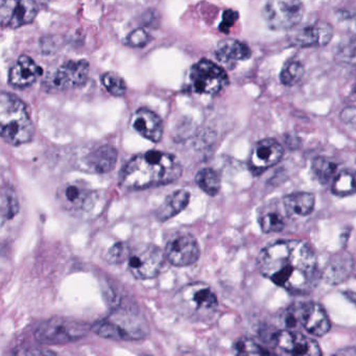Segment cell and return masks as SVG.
I'll use <instances>...</instances> for the list:
<instances>
[{
  "label": "cell",
  "mask_w": 356,
  "mask_h": 356,
  "mask_svg": "<svg viewBox=\"0 0 356 356\" xmlns=\"http://www.w3.org/2000/svg\"><path fill=\"white\" fill-rule=\"evenodd\" d=\"M260 273L289 291H304L314 280L316 258L312 248L301 241H277L258 258Z\"/></svg>",
  "instance_id": "6da1fadb"
},
{
  "label": "cell",
  "mask_w": 356,
  "mask_h": 356,
  "mask_svg": "<svg viewBox=\"0 0 356 356\" xmlns=\"http://www.w3.org/2000/svg\"><path fill=\"white\" fill-rule=\"evenodd\" d=\"M182 175V166L172 154L149 151L135 156L124 166L120 183L128 189H147L170 184Z\"/></svg>",
  "instance_id": "7a4b0ae2"
},
{
  "label": "cell",
  "mask_w": 356,
  "mask_h": 356,
  "mask_svg": "<svg viewBox=\"0 0 356 356\" xmlns=\"http://www.w3.org/2000/svg\"><path fill=\"white\" fill-rule=\"evenodd\" d=\"M0 133L6 143L18 147L30 143L35 129L22 99L10 93L0 95Z\"/></svg>",
  "instance_id": "3957f363"
},
{
  "label": "cell",
  "mask_w": 356,
  "mask_h": 356,
  "mask_svg": "<svg viewBox=\"0 0 356 356\" xmlns=\"http://www.w3.org/2000/svg\"><path fill=\"white\" fill-rule=\"evenodd\" d=\"M93 330L106 339L137 341L147 337L149 325L136 310L122 307L116 308L109 316L97 322Z\"/></svg>",
  "instance_id": "277c9868"
},
{
  "label": "cell",
  "mask_w": 356,
  "mask_h": 356,
  "mask_svg": "<svg viewBox=\"0 0 356 356\" xmlns=\"http://www.w3.org/2000/svg\"><path fill=\"white\" fill-rule=\"evenodd\" d=\"M177 312L195 321H206L218 309L216 293L208 285L201 282L191 283L182 287L175 295Z\"/></svg>",
  "instance_id": "5b68a950"
},
{
  "label": "cell",
  "mask_w": 356,
  "mask_h": 356,
  "mask_svg": "<svg viewBox=\"0 0 356 356\" xmlns=\"http://www.w3.org/2000/svg\"><path fill=\"white\" fill-rule=\"evenodd\" d=\"M88 326L79 321L66 318H54L41 324L35 332L39 343L44 345H62L79 341L86 337Z\"/></svg>",
  "instance_id": "8992f818"
},
{
  "label": "cell",
  "mask_w": 356,
  "mask_h": 356,
  "mask_svg": "<svg viewBox=\"0 0 356 356\" xmlns=\"http://www.w3.org/2000/svg\"><path fill=\"white\" fill-rule=\"evenodd\" d=\"M164 262V254L157 245L143 243L131 250L128 268L138 280H147L158 276Z\"/></svg>",
  "instance_id": "52a82bcc"
},
{
  "label": "cell",
  "mask_w": 356,
  "mask_h": 356,
  "mask_svg": "<svg viewBox=\"0 0 356 356\" xmlns=\"http://www.w3.org/2000/svg\"><path fill=\"white\" fill-rule=\"evenodd\" d=\"M264 18L272 30L286 31L302 20L304 7L299 0H270L264 8Z\"/></svg>",
  "instance_id": "ba28073f"
},
{
  "label": "cell",
  "mask_w": 356,
  "mask_h": 356,
  "mask_svg": "<svg viewBox=\"0 0 356 356\" xmlns=\"http://www.w3.org/2000/svg\"><path fill=\"white\" fill-rule=\"evenodd\" d=\"M58 202L68 213L84 218L92 213L99 195L83 183H72L58 191Z\"/></svg>",
  "instance_id": "9c48e42d"
},
{
  "label": "cell",
  "mask_w": 356,
  "mask_h": 356,
  "mask_svg": "<svg viewBox=\"0 0 356 356\" xmlns=\"http://www.w3.org/2000/svg\"><path fill=\"white\" fill-rule=\"evenodd\" d=\"M189 79L193 90L202 95H218L228 85L225 70L208 60L195 64L191 67Z\"/></svg>",
  "instance_id": "30bf717a"
},
{
  "label": "cell",
  "mask_w": 356,
  "mask_h": 356,
  "mask_svg": "<svg viewBox=\"0 0 356 356\" xmlns=\"http://www.w3.org/2000/svg\"><path fill=\"white\" fill-rule=\"evenodd\" d=\"M38 14L35 0H1L0 20L3 26L17 29L34 22Z\"/></svg>",
  "instance_id": "8fae6325"
},
{
  "label": "cell",
  "mask_w": 356,
  "mask_h": 356,
  "mask_svg": "<svg viewBox=\"0 0 356 356\" xmlns=\"http://www.w3.org/2000/svg\"><path fill=\"white\" fill-rule=\"evenodd\" d=\"M165 256L172 266H191L199 260V243L191 235H178L168 241L166 245Z\"/></svg>",
  "instance_id": "7c38bea8"
},
{
  "label": "cell",
  "mask_w": 356,
  "mask_h": 356,
  "mask_svg": "<svg viewBox=\"0 0 356 356\" xmlns=\"http://www.w3.org/2000/svg\"><path fill=\"white\" fill-rule=\"evenodd\" d=\"M283 149L275 139H262L256 143L250 156V168L254 174H260L276 165L283 157Z\"/></svg>",
  "instance_id": "4fadbf2b"
},
{
  "label": "cell",
  "mask_w": 356,
  "mask_h": 356,
  "mask_svg": "<svg viewBox=\"0 0 356 356\" xmlns=\"http://www.w3.org/2000/svg\"><path fill=\"white\" fill-rule=\"evenodd\" d=\"M89 74V64L85 60L66 62L51 79V84L59 90L76 88L86 83Z\"/></svg>",
  "instance_id": "5bb4252c"
},
{
  "label": "cell",
  "mask_w": 356,
  "mask_h": 356,
  "mask_svg": "<svg viewBox=\"0 0 356 356\" xmlns=\"http://www.w3.org/2000/svg\"><path fill=\"white\" fill-rule=\"evenodd\" d=\"M279 349L291 355H321L318 343L309 337L299 332L284 330L279 332L275 337Z\"/></svg>",
  "instance_id": "9a60e30c"
},
{
  "label": "cell",
  "mask_w": 356,
  "mask_h": 356,
  "mask_svg": "<svg viewBox=\"0 0 356 356\" xmlns=\"http://www.w3.org/2000/svg\"><path fill=\"white\" fill-rule=\"evenodd\" d=\"M332 35V28L326 22H320L295 31L291 40L297 47H323L331 40Z\"/></svg>",
  "instance_id": "2e32d148"
},
{
  "label": "cell",
  "mask_w": 356,
  "mask_h": 356,
  "mask_svg": "<svg viewBox=\"0 0 356 356\" xmlns=\"http://www.w3.org/2000/svg\"><path fill=\"white\" fill-rule=\"evenodd\" d=\"M42 72L40 66L32 58L22 56L10 70L9 82L15 88H26L36 83Z\"/></svg>",
  "instance_id": "e0dca14e"
},
{
  "label": "cell",
  "mask_w": 356,
  "mask_h": 356,
  "mask_svg": "<svg viewBox=\"0 0 356 356\" xmlns=\"http://www.w3.org/2000/svg\"><path fill=\"white\" fill-rule=\"evenodd\" d=\"M299 321L304 328L316 335L323 337L330 329V321L322 306L316 303H308L299 312Z\"/></svg>",
  "instance_id": "ac0fdd59"
},
{
  "label": "cell",
  "mask_w": 356,
  "mask_h": 356,
  "mask_svg": "<svg viewBox=\"0 0 356 356\" xmlns=\"http://www.w3.org/2000/svg\"><path fill=\"white\" fill-rule=\"evenodd\" d=\"M132 126L138 134L153 143L160 141L163 134L162 120L151 110H137L132 118Z\"/></svg>",
  "instance_id": "d6986e66"
},
{
  "label": "cell",
  "mask_w": 356,
  "mask_h": 356,
  "mask_svg": "<svg viewBox=\"0 0 356 356\" xmlns=\"http://www.w3.org/2000/svg\"><path fill=\"white\" fill-rule=\"evenodd\" d=\"M118 162V152L109 145H104L89 154L86 159L87 165L97 174H107L115 168Z\"/></svg>",
  "instance_id": "ffe728a7"
},
{
  "label": "cell",
  "mask_w": 356,
  "mask_h": 356,
  "mask_svg": "<svg viewBox=\"0 0 356 356\" xmlns=\"http://www.w3.org/2000/svg\"><path fill=\"white\" fill-rule=\"evenodd\" d=\"M216 56L218 61L231 65L235 62L249 59L251 51L245 43L236 40H225L216 47Z\"/></svg>",
  "instance_id": "44dd1931"
},
{
  "label": "cell",
  "mask_w": 356,
  "mask_h": 356,
  "mask_svg": "<svg viewBox=\"0 0 356 356\" xmlns=\"http://www.w3.org/2000/svg\"><path fill=\"white\" fill-rule=\"evenodd\" d=\"M189 200H191V193L188 191H184V189L175 191L166 197L165 201L156 212L158 220L160 222H165V220L174 218L186 208Z\"/></svg>",
  "instance_id": "7402d4cb"
},
{
  "label": "cell",
  "mask_w": 356,
  "mask_h": 356,
  "mask_svg": "<svg viewBox=\"0 0 356 356\" xmlns=\"http://www.w3.org/2000/svg\"><path fill=\"white\" fill-rule=\"evenodd\" d=\"M283 205L289 213L309 216L314 208V195L308 193H293L284 197Z\"/></svg>",
  "instance_id": "603a6c76"
},
{
  "label": "cell",
  "mask_w": 356,
  "mask_h": 356,
  "mask_svg": "<svg viewBox=\"0 0 356 356\" xmlns=\"http://www.w3.org/2000/svg\"><path fill=\"white\" fill-rule=\"evenodd\" d=\"M352 262L348 255H337L327 266L326 279L328 282L339 283L348 278L351 272Z\"/></svg>",
  "instance_id": "cb8c5ba5"
},
{
  "label": "cell",
  "mask_w": 356,
  "mask_h": 356,
  "mask_svg": "<svg viewBox=\"0 0 356 356\" xmlns=\"http://www.w3.org/2000/svg\"><path fill=\"white\" fill-rule=\"evenodd\" d=\"M333 195L337 197H348L356 193L355 170H341L333 179L331 184Z\"/></svg>",
  "instance_id": "d4e9b609"
},
{
  "label": "cell",
  "mask_w": 356,
  "mask_h": 356,
  "mask_svg": "<svg viewBox=\"0 0 356 356\" xmlns=\"http://www.w3.org/2000/svg\"><path fill=\"white\" fill-rule=\"evenodd\" d=\"M18 212H19V201L15 191L10 186L3 187L1 189V199H0V216H1L3 225L8 220H13Z\"/></svg>",
  "instance_id": "484cf974"
},
{
  "label": "cell",
  "mask_w": 356,
  "mask_h": 356,
  "mask_svg": "<svg viewBox=\"0 0 356 356\" xmlns=\"http://www.w3.org/2000/svg\"><path fill=\"white\" fill-rule=\"evenodd\" d=\"M195 182L204 193L211 197L218 195L220 189V176L212 168H203L200 170L195 177Z\"/></svg>",
  "instance_id": "4316f807"
},
{
  "label": "cell",
  "mask_w": 356,
  "mask_h": 356,
  "mask_svg": "<svg viewBox=\"0 0 356 356\" xmlns=\"http://www.w3.org/2000/svg\"><path fill=\"white\" fill-rule=\"evenodd\" d=\"M312 170L318 180L326 184L337 176V165L325 158H316L312 163Z\"/></svg>",
  "instance_id": "83f0119b"
},
{
  "label": "cell",
  "mask_w": 356,
  "mask_h": 356,
  "mask_svg": "<svg viewBox=\"0 0 356 356\" xmlns=\"http://www.w3.org/2000/svg\"><path fill=\"white\" fill-rule=\"evenodd\" d=\"M259 225L264 233L280 232L284 228L285 220L280 212L270 210L261 214Z\"/></svg>",
  "instance_id": "f1b7e54d"
},
{
  "label": "cell",
  "mask_w": 356,
  "mask_h": 356,
  "mask_svg": "<svg viewBox=\"0 0 356 356\" xmlns=\"http://www.w3.org/2000/svg\"><path fill=\"white\" fill-rule=\"evenodd\" d=\"M304 74V68L300 62L291 61L283 67L280 74V81L285 86L297 84Z\"/></svg>",
  "instance_id": "f546056e"
},
{
  "label": "cell",
  "mask_w": 356,
  "mask_h": 356,
  "mask_svg": "<svg viewBox=\"0 0 356 356\" xmlns=\"http://www.w3.org/2000/svg\"><path fill=\"white\" fill-rule=\"evenodd\" d=\"M105 88L114 97H122L126 93V82L122 76L114 72H107L102 78Z\"/></svg>",
  "instance_id": "4dcf8cb0"
},
{
  "label": "cell",
  "mask_w": 356,
  "mask_h": 356,
  "mask_svg": "<svg viewBox=\"0 0 356 356\" xmlns=\"http://www.w3.org/2000/svg\"><path fill=\"white\" fill-rule=\"evenodd\" d=\"M235 352L241 355H262L268 353L261 347L257 345L255 341L250 339H241L235 343Z\"/></svg>",
  "instance_id": "1f68e13d"
},
{
  "label": "cell",
  "mask_w": 356,
  "mask_h": 356,
  "mask_svg": "<svg viewBox=\"0 0 356 356\" xmlns=\"http://www.w3.org/2000/svg\"><path fill=\"white\" fill-rule=\"evenodd\" d=\"M131 250L124 243H115L108 252V260L112 264H122L130 255Z\"/></svg>",
  "instance_id": "d6a6232c"
},
{
  "label": "cell",
  "mask_w": 356,
  "mask_h": 356,
  "mask_svg": "<svg viewBox=\"0 0 356 356\" xmlns=\"http://www.w3.org/2000/svg\"><path fill=\"white\" fill-rule=\"evenodd\" d=\"M149 39H151V37L145 30L138 29V30L134 31L129 35L128 38H127V44L132 47H143L147 44Z\"/></svg>",
  "instance_id": "836d02e7"
},
{
  "label": "cell",
  "mask_w": 356,
  "mask_h": 356,
  "mask_svg": "<svg viewBox=\"0 0 356 356\" xmlns=\"http://www.w3.org/2000/svg\"><path fill=\"white\" fill-rule=\"evenodd\" d=\"M337 20L343 24L345 28L356 34V14L350 12L341 11L337 15Z\"/></svg>",
  "instance_id": "e575fe53"
},
{
  "label": "cell",
  "mask_w": 356,
  "mask_h": 356,
  "mask_svg": "<svg viewBox=\"0 0 356 356\" xmlns=\"http://www.w3.org/2000/svg\"><path fill=\"white\" fill-rule=\"evenodd\" d=\"M339 55L346 61H356V41H350L339 49Z\"/></svg>",
  "instance_id": "d590c367"
},
{
  "label": "cell",
  "mask_w": 356,
  "mask_h": 356,
  "mask_svg": "<svg viewBox=\"0 0 356 356\" xmlns=\"http://www.w3.org/2000/svg\"><path fill=\"white\" fill-rule=\"evenodd\" d=\"M341 120L346 124L356 130V108L349 107L343 109L341 113Z\"/></svg>",
  "instance_id": "8d00e7d4"
},
{
  "label": "cell",
  "mask_w": 356,
  "mask_h": 356,
  "mask_svg": "<svg viewBox=\"0 0 356 356\" xmlns=\"http://www.w3.org/2000/svg\"><path fill=\"white\" fill-rule=\"evenodd\" d=\"M236 19L237 14L235 12L231 11V10L225 12L222 22L220 24V31H222L224 33H228L229 29L234 24Z\"/></svg>",
  "instance_id": "74e56055"
},
{
  "label": "cell",
  "mask_w": 356,
  "mask_h": 356,
  "mask_svg": "<svg viewBox=\"0 0 356 356\" xmlns=\"http://www.w3.org/2000/svg\"><path fill=\"white\" fill-rule=\"evenodd\" d=\"M337 354H347V355L352 354V355H354V354H356V349H353V348H348V349H343L341 350V351L337 352Z\"/></svg>",
  "instance_id": "f35d334b"
},
{
  "label": "cell",
  "mask_w": 356,
  "mask_h": 356,
  "mask_svg": "<svg viewBox=\"0 0 356 356\" xmlns=\"http://www.w3.org/2000/svg\"><path fill=\"white\" fill-rule=\"evenodd\" d=\"M348 298H349L354 304H356V293H348Z\"/></svg>",
  "instance_id": "ab89813d"
},
{
  "label": "cell",
  "mask_w": 356,
  "mask_h": 356,
  "mask_svg": "<svg viewBox=\"0 0 356 356\" xmlns=\"http://www.w3.org/2000/svg\"><path fill=\"white\" fill-rule=\"evenodd\" d=\"M355 93H356V86H355Z\"/></svg>",
  "instance_id": "60d3db41"
}]
</instances>
